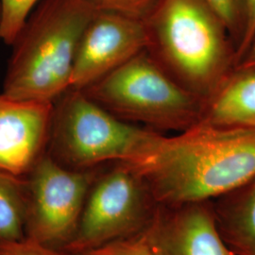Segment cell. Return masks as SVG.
Here are the masks:
<instances>
[{"mask_svg": "<svg viewBox=\"0 0 255 255\" xmlns=\"http://www.w3.org/2000/svg\"><path fill=\"white\" fill-rule=\"evenodd\" d=\"M133 165L158 205L220 198L255 178V129L200 122L163 135L153 151Z\"/></svg>", "mask_w": 255, "mask_h": 255, "instance_id": "6da1fadb", "label": "cell"}, {"mask_svg": "<svg viewBox=\"0 0 255 255\" xmlns=\"http://www.w3.org/2000/svg\"><path fill=\"white\" fill-rule=\"evenodd\" d=\"M145 23L146 50L204 102L234 72L235 43L205 0H161Z\"/></svg>", "mask_w": 255, "mask_h": 255, "instance_id": "7a4b0ae2", "label": "cell"}, {"mask_svg": "<svg viewBox=\"0 0 255 255\" xmlns=\"http://www.w3.org/2000/svg\"><path fill=\"white\" fill-rule=\"evenodd\" d=\"M95 12L84 0H42L11 45L2 92L54 104L71 88L77 49Z\"/></svg>", "mask_w": 255, "mask_h": 255, "instance_id": "3957f363", "label": "cell"}, {"mask_svg": "<svg viewBox=\"0 0 255 255\" xmlns=\"http://www.w3.org/2000/svg\"><path fill=\"white\" fill-rule=\"evenodd\" d=\"M164 133L115 117L82 90L70 88L53 107L47 154L75 170L144 161Z\"/></svg>", "mask_w": 255, "mask_h": 255, "instance_id": "277c9868", "label": "cell"}, {"mask_svg": "<svg viewBox=\"0 0 255 255\" xmlns=\"http://www.w3.org/2000/svg\"><path fill=\"white\" fill-rule=\"evenodd\" d=\"M82 91L121 120L161 133L197 125L205 105L146 49Z\"/></svg>", "mask_w": 255, "mask_h": 255, "instance_id": "5b68a950", "label": "cell"}, {"mask_svg": "<svg viewBox=\"0 0 255 255\" xmlns=\"http://www.w3.org/2000/svg\"><path fill=\"white\" fill-rule=\"evenodd\" d=\"M159 205L131 164L104 166L93 182L72 240L64 251L80 255L146 230Z\"/></svg>", "mask_w": 255, "mask_h": 255, "instance_id": "8992f818", "label": "cell"}, {"mask_svg": "<svg viewBox=\"0 0 255 255\" xmlns=\"http://www.w3.org/2000/svg\"><path fill=\"white\" fill-rule=\"evenodd\" d=\"M103 167L70 169L46 152L26 177L25 237L64 250L75 236L89 190Z\"/></svg>", "mask_w": 255, "mask_h": 255, "instance_id": "52a82bcc", "label": "cell"}, {"mask_svg": "<svg viewBox=\"0 0 255 255\" xmlns=\"http://www.w3.org/2000/svg\"><path fill=\"white\" fill-rule=\"evenodd\" d=\"M146 23L96 10L84 29L74 61L71 88L83 90L146 50Z\"/></svg>", "mask_w": 255, "mask_h": 255, "instance_id": "ba28073f", "label": "cell"}, {"mask_svg": "<svg viewBox=\"0 0 255 255\" xmlns=\"http://www.w3.org/2000/svg\"><path fill=\"white\" fill-rule=\"evenodd\" d=\"M54 104L0 93V171L26 178L48 147Z\"/></svg>", "mask_w": 255, "mask_h": 255, "instance_id": "9c48e42d", "label": "cell"}, {"mask_svg": "<svg viewBox=\"0 0 255 255\" xmlns=\"http://www.w3.org/2000/svg\"><path fill=\"white\" fill-rule=\"evenodd\" d=\"M148 228L153 255H237L220 235L213 201L159 205Z\"/></svg>", "mask_w": 255, "mask_h": 255, "instance_id": "30bf717a", "label": "cell"}, {"mask_svg": "<svg viewBox=\"0 0 255 255\" xmlns=\"http://www.w3.org/2000/svg\"><path fill=\"white\" fill-rule=\"evenodd\" d=\"M201 122L255 129V68L235 69L205 102Z\"/></svg>", "mask_w": 255, "mask_h": 255, "instance_id": "8fae6325", "label": "cell"}, {"mask_svg": "<svg viewBox=\"0 0 255 255\" xmlns=\"http://www.w3.org/2000/svg\"><path fill=\"white\" fill-rule=\"evenodd\" d=\"M219 232L237 255H255V178L213 202Z\"/></svg>", "mask_w": 255, "mask_h": 255, "instance_id": "7c38bea8", "label": "cell"}, {"mask_svg": "<svg viewBox=\"0 0 255 255\" xmlns=\"http://www.w3.org/2000/svg\"><path fill=\"white\" fill-rule=\"evenodd\" d=\"M26 178L0 171V239L25 237Z\"/></svg>", "mask_w": 255, "mask_h": 255, "instance_id": "4fadbf2b", "label": "cell"}, {"mask_svg": "<svg viewBox=\"0 0 255 255\" xmlns=\"http://www.w3.org/2000/svg\"><path fill=\"white\" fill-rule=\"evenodd\" d=\"M41 0H0V40L11 46Z\"/></svg>", "mask_w": 255, "mask_h": 255, "instance_id": "5bb4252c", "label": "cell"}, {"mask_svg": "<svg viewBox=\"0 0 255 255\" xmlns=\"http://www.w3.org/2000/svg\"><path fill=\"white\" fill-rule=\"evenodd\" d=\"M223 22L237 48L245 31L244 0H205Z\"/></svg>", "mask_w": 255, "mask_h": 255, "instance_id": "9a60e30c", "label": "cell"}, {"mask_svg": "<svg viewBox=\"0 0 255 255\" xmlns=\"http://www.w3.org/2000/svg\"><path fill=\"white\" fill-rule=\"evenodd\" d=\"M80 255H153L149 228L95 248Z\"/></svg>", "mask_w": 255, "mask_h": 255, "instance_id": "2e32d148", "label": "cell"}, {"mask_svg": "<svg viewBox=\"0 0 255 255\" xmlns=\"http://www.w3.org/2000/svg\"><path fill=\"white\" fill-rule=\"evenodd\" d=\"M95 10L110 11L146 22L161 0H84Z\"/></svg>", "mask_w": 255, "mask_h": 255, "instance_id": "e0dca14e", "label": "cell"}, {"mask_svg": "<svg viewBox=\"0 0 255 255\" xmlns=\"http://www.w3.org/2000/svg\"><path fill=\"white\" fill-rule=\"evenodd\" d=\"M0 255H72L62 249L47 246L28 237L0 239Z\"/></svg>", "mask_w": 255, "mask_h": 255, "instance_id": "ac0fdd59", "label": "cell"}, {"mask_svg": "<svg viewBox=\"0 0 255 255\" xmlns=\"http://www.w3.org/2000/svg\"><path fill=\"white\" fill-rule=\"evenodd\" d=\"M245 5V31L241 44L236 54V65L245 54L255 35V0H244Z\"/></svg>", "mask_w": 255, "mask_h": 255, "instance_id": "d6986e66", "label": "cell"}, {"mask_svg": "<svg viewBox=\"0 0 255 255\" xmlns=\"http://www.w3.org/2000/svg\"><path fill=\"white\" fill-rule=\"evenodd\" d=\"M255 35L248 47L245 54L240 59L235 69H255Z\"/></svg>", "mask_w": 255, "mask_h": 255, "instance_id": "ffe728a7", "label": "cell"}]
</instances>
